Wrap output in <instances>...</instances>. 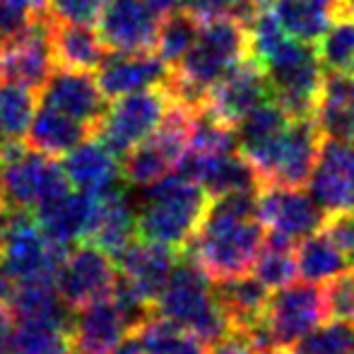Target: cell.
Masks as SVG:
<instances>
[{
  "mask_svg": "<svg viewBox=\"0 0 354 354\" xmlns=\"http://www.w3.org/2000/svg\"><path fill=\"white\" fill-rule=\"evenodd\" d=\"M258 188L210 198L198 232L183 251L212 282L248 275L256 263L266 227L256 214Z\"/></svg>",
  "mask_w": 354,
  "mask_h": 354,
  "instance_id": "obj_1",
  "label": "cell"
},
{
  "mask_svg": "<svg viewBox=\"0 0 354 354\" xmlns=\"http://www.w3.org/2000/svg\"><path fill=\"white\" fill-rule=\"evenodd\" d=\"M248 56V27L234 17H217L201 22L198 34L181 61L169 68L164 82L171 102L183 109L198 111L205 104L207 89L229 68Z\"/></svg>",
  "mask_w": 354,
  "mask_h": 354,
  "instance_id": "obj_2",
  "label": "cell"
},
{
  "mask_svg": "<svg viewBox=\"0 0 354 354\" xmlns=\"http://www.w3.org/2000/svg\"><path fill=\"white\" fill-rule=\"evenodd\" d=\"M207 205L210 196L201 183L169 171L145 188L142 207L136 214V232L140 239L183 251L201 227Z\"/></svg>",
  "mask_w": 354,
  "mask_h": 354,
  "instance_id": "obj_3",
  "label": "cell"
},
{
  "mask_svg": "<svg viewBox=\"0 0 354 354\" xmlns=\"http://www.w3.org/2000/svg\"><path fill=\"white\" fill-rule=\"evenodd\" d=\"M152 311L191 330L207 347L229 335L227 318L214 301L212 280L186 251L178 253L176 266L154 299Z\"/></svg>",
  "mask_w": 354,
  "mask_h": 354,
  "instance_id": "obj_4",
  "label": "cell"
},
{
  "mask_svg": "<svg viewBox=\"0 0 354 354\" xmlns=\"http://www.w3.org/2000/svg\"><path fill=\"white\" fill-rule=\"evenodd\" d=\"M261 66L268 75L272 102L280 104L292 118L313 116L326 73L316 46L287 37Z\"/></svg>",
  "mask_w": 354,
  "mask_h": 354,
  "instance_id": "obj_5",
  "label": "cell"
},
{
  "mask_svg": "<svg viewBox=\"0 0 354 354\" xmlns=\"http://www.w3.org/2000/svg\"><path fill=\"white\" fill-rule=\"evenodd\" d=\"M3 147V198L12 210H34L41 203L71 191L66 171L48 154L24 142H0Z\"/></svg>",
  "mask_w": 354,
  "mask_h": 354,
  "instance_id": "obj_6",
  "label": "cell"
},
{
  "mask_svg": "<svg viewBox=\"0 0 354 354\" xmlns=\"http://www.w3.org/2000/svg\"><path fill=\"white\" fill-rule=\"evenodd\" d=\"M171 104V94L167 92L164 82L140 89V92L123 94L113 99L111 106L104 109L92 136L99 138L113 154L123 157L149 133H154Z\"/></svg>",
  "mask_w": 354,
  "mask_h": 354,
  "instance_id": "obj_7",
  "label": "cell"
},
{
  "mask_svg": "<svg viewBox=\"0 0 354 354\" xmlns=\"http://www.w3.org/2000/svg\"><path fill=\"white\" fill-rule=\"evenodd\" d=\"M328 321L323 284L289 282L272 289L263 313V330L268 345L292 350L301 337Z\"/></svg>",
  "mask_w": 354,
  "mask_h": 354,
  "instance_id": "obj_8",
  "label": "cell"
},
{
  "mask_svg": "<svg viewBox=\"0 0 354 354\" xmlns=\"http://www.w3.org/2000/svg\"><path fill=\"white\" fill-rule=\"evenodd\" d=\"M191 109L171 104L164 121L138 142L131 152L123 154L121 178L136 188H147L164 174L176 167L178 157L188 145V126H191Z\"/></svg>",
  "mask_w": 354,
  "mask_h": 354,
  "instance_id": "obj_9",
  "label": "cell"
},
{
  "mask_svg": "<svg viewBox=\"0 0 354 354\" xmlns=\"http://www.w3.org/2000/svg\"><path fill=\"white\" fill-rule=\"evenodd\" d=\"M68 248L44 236L29 210L12 212L8 236L0 248V263L15 284L32 280H56Z\"/></svg>",
  "mask_w": 354,
  "mask_h": 354,
  "instance_id": "obj_10",
  "label": "cell"
},
{
  "mask_svg": "<svg viewBox=\"0 0 354 354\" xmlns=\"http://www.w3.org/2000/svg\"><path fill=\"white\" fill-rule=\"evenodd\" d=\"M113 282H116V263L92 241H80L75 243L73 251H66L56 275L58 294L71 311L109 297Z\"/></svg>",
  "mask_w": 354,
  "mask_h": 354,
  "instance_id": "obj_11",
  "label": "cell"
},
{
  "mask_svg": "<svg viewBox=\"0 0 354 354\" xmlns=\"http://www.w3.org/2000/svg\"><path fill=\"white\" fill-rule=\"evenodd\" d=\"M48 29H51V19L46 12H41L12 37H5L0 41V77L15 80L39 92L56 68Z\"/></svg>",
  "mask_w": 354,
  "mask_h": 354,
  "instance_id": "obj_12",
  "label": "cell"
},
{
  "mask_svg": "<svg viewBox=\"0 0 354 354\" xmlns=\"http://www.w3.org/2000/svg\"><path fill=\"white\" fill-rule=\"evenodd\" d=\"M306 186L326 214L354 210V142L323 138Z\"/></svg>",
  "mask_w": 354,
  "mask_h": 354,
  "instance_id": "obj_13",
  "label": "cell"
},
{
  "mask_svg": "<svg viewBox=\"0 0 354 354\" xmlns=\"http://www.w3.org/2000/svg\"><path fill=\"white\" fill-rule=\"evenodd\" d=\"M266 99H270L268 75L256 58L246 56L207 89L203 109L222 123L236 128V123Z\"/></svg>",
  "mask_w": 354,
  "mask_h": 354,
  "instance_id": "obj_14",
  "label": "cell"
},
{
  "mask_svg": "<svg viewBox=\"0 0 354 354\" xmlns=\"http://www.w3.org/2000/svg\"><path fill=\"white\" fill-rule=\"evenodd\" d=\"M256 214L268 232L299 241L323 227L326 212L304 188L261 183L256 193Z\"/></svg>",
  "mask_w": 354,
  "mask_h": 354,
  "instance_id": "obj_15",
  "label": "cell"
},
{
  "mask_svg": "<svg viewBox=\"0 0 354 354\" xmlns=\"http://www.w3.org/2000/svg\"><path fill=\"white\" fill-rule=\"evenodd\" d=\"M159 17L145 0H106L97 17V34L106 51H152Z\"/></svg>",
  "mask_w": 354,
  "mask_h": 354,
  "instance_id": "obj_16",
  "label": "cell"
},
{
  "mask_svg": "<svg viewBox=\"0 0 354 354\" xmlns=\"http://www.w3.org/2000/svg\"><path fill=\"white\" fill-rule=\"evenodd\" d=\"M321 131L313 116L292 118L287 131L282 133L280 142L275 147L268 171L263 174L261 183L272 186L304 188L311 176V169L316 164V154L321 147Z\"/></svg>",
  "mask_w": 354,
  "mask_h": 354,
  "instance_id": "obj_17",
  "label": "cell"
},
{
  "mask_svg": "<svg viewBox=\"0 0 354 354\" xmlns=\"http://www.w3.org/2000/svg\"><path fill=\"white\" fill-rule=\"evenodd\" d=\"M176 248H169L164 243L149 241V239L136 236L121 253L116 256V277L126 284L131 292H136L142 301L154 306V299L167 284L174 266L178 261Z\"/></svg>",
  "mask_w": 354,
  "mask_h": 354,
  "instance_id": "obj_18",
  "label": "cell"
},
{
  "mask_svg": "<svg viewBox=\"0 0 354 354\" xmlns=\"http://www.w3.org/2000/svg\"><path fill=\"white\" fill-rule=\"evenodd\" d=\"M39 97L44 106H51L66 116L87 123L92 133L106 109V97L99 89L97 77L87 71L53 68L39 89Z\"/></svg>",
  "mask_w": 354,
  "mask_h": 354,
  "instance_id": "obj_19",
  "label": "cell"
},
{
  "mask_svg": "<svg viewBox=\"0 0 354 354\" xmlns=\"http://www.w3.org/2000/svg\"><path fill=\"white\" fill-rule=\"evenodd\" d=\"M73 313L71 337L75 354H109L133 333L126 313L118 308L111 294Z\"/></svg>",
  "mask_w": 354,
  "mask_h": 354,
  "instance_id": "obj_20",
  "label": "cell"
},
{
  "mask_svg": "<svg viewBox=\"0 0 354 354\" xmlns=\"http://www.w3.org/2000/svg\"><path fill=\"white\" fill-rule=\"evenodd\" d=\"M167 77L169 66L152 51H111L104 53L102 63L97 66V84L106 99L154 87V84L167 82Z\"/></svg>",
  "mask_w": 354,
  "mask_h": 354,
  "instance_id": "obj_21",
  "label": "cell"
},
{
  "mask_svg": "<svg viewBox=\"0 0 354 354\" xmlns=\"http://www.w3.org/2000/svg\"><path fill=\"white\" fill-rule=\"evenodd\" d=\"M289 121H292V116L284 111L280 104H275L272 99H266L236 123V149L253 167L258 181L268 171V164H270L277 142H280L282 133L287 131Z\"/></svg>",
  "mask_w": 354,
  "mask_h": 354,
  "instance_id": "obj_22",
  "label": "cell"
},
{
  "mask_svg": "<svg viewBox=\"0 0 354 354\" xmlns=\"http://www.w3.org/2000/svg\"><path fill=\"white\" fill-rule=\"evenodd\" d=\"M37 210V224L44 232V236L51 239L53 243L68 248L80 241H87L94 224V212H97V196L92 193H63L58 198L41 203Z\"/></svg>",
  "mask_w": 354,
  "mask_h": 354,
  "instance_id": "obj_23",
  "label": "cell"
},
{
  "mask_svg": "<svg viewBox=\"0 0 354 354\" xmlns=\"http://www.w3.org/2000/svg\"><path fill=\"white\" fill-rule=\"evenodd\" d=\"M63 171H66L71 186L82 193L99 196L104 191H111L121 181V164L118 154H113L99 138L82 140L75 145L71 152L63 154Z\"/></svg>",
  "mask_w": 354,
  "mask_h": 354,
  "instance_id": "obj_24",
  "label": "cell"
},
{
  "mask_svg": "<svg viewBox=\"0 0 354 354\" xmlns=\"http://www.w3.org/2000/svg\"><path fill=\"white\" fill-rule=\"evenodd\" d=\"M313 118L323 138L354 140V75L350 71L323 73Z\"/></svg>",
  "mask_w": 354,
  "mask_h": 354,
  "instance_id": "obj_25",
  "label": "cell"
},
{
  "mask_svg": "<svg viewBox=\"0 0 354 354\" xmlns=\"http://www.w3.org/2000/svg\"><path fill=\"white\" fill-rule=\"evenodd\" d=\"M136 236V212H133V205L126 193L118 186L99 193L94 224L87 241H92L94 246H99L111 258H116Z\"/></svg>",
  "mask_w": 354,
  "mask_h": 354,
  "instance_id": "obj_26",
  "label": "cell"
},
{
  "mask_svg": "<svg viewBox=\"0 0 354 354\" xmlns=\"http://www.w3.org/2000/svg\"><path fill=\"white\" fill-rule=\"evenodd\" d=\"M48 32H51V53L56 68L87 73L97 71L106 48H104L102 39H99L97 29L92 24L56 22V19H51Z\"/></svg>",
  "mask_w": 354,
  "mask_h": 354,
  "instance_id": "obj_27",
  "label": "cell"
},
{
  "mask_svg": "<svg viewBox=\"0 0 354 354\" xmlns=\"http://www.w3.org/2000/svg\"><path fill=\"white\" fill-rule=\"evenodd\" d=\"M89 136H92V128L87 123L66 116L51 106H41L39 111H34V118L24 136V145L48 157H63Z\"/></svg>",
  "mask_w": 354,
  "mask_h": 354,
  "instance_id": "obj_28",
  "label": "cell"
},
{
  "mask_svg": "<svg viewBox=\"0 0 354 354\" xmlns=\"http://www.w3.org/2000/svg\"><path fill=\"white\" fill-rule=\"evenodd\" d=\"M337 3L340 0H275L272 15L292 39L313 44L335 19Z\"/></svg>",
  "mask_w": 354,
  "mask_h": 354,
  "instance_id": "obj_29",
  "label": "cell"
},
{
  "mask_svg": "<svg viewBox=\"0 0 354 354\" xmlns=\"http://www.w3.org/2000/svg\"><path fill=\"white\" fill-rule=\"evenodd\" d=\"M3 354H75L71 323L17 318Z\"/></svg>",
  "mask_w": 354,
  "mask_h": 354,
  "instance_id": "obj_30",
  "label": "cell"
},
{
  "mask_svg": "<svg viewBox=\"0 0 354 354\" xmlns=\"http://www.w3.org/2000/svg\"><path fill=\"white\" fill-rule=\"evenodd\" d=\"M294 261H297V277L316 284L328 282L350 268L347 258L323 227L294 243Z\"/></svg>",
  "mask_w": 354,
  "mask_h": 354,
  "instance_id": "obj_31",
  "label": "cell"
},
{
  "mask_svg": "<svg viewBox=\"0 0 354 354\" xmlns=\"http://www.w3.org/2000/svg\"><path fill=\"white\" fill-rule=\"evenodd\" d=\"M131 335L138 340L145 354H207L210 350L191 330L157 316V313L145 318Z\"/></svg>",
  "mask_w": 354,
  "mask_h": 354,
  "instance_id": "obj_32",
  "label": "cell"
},
{
  "mask_svg": "<svg viewBox=\"0 0 354 354\" xmlns=\"http://www.w3.org/2000/svg\"><path fill=\"white\" fill-rule=\"evenodd\" d=\"M37 111V89L15 80L0 82V142H24Z\"/></svg>",
  "mask_w": 354,
  "mask_h": 354,
  "instance_id": "obj_33",
  "label": "cell"
},
{
  "mask_svg": "<svg viewBox=\"0 0 354 354\" xmlns=\"http://www.w3.org/2000/svg\"><path fill=\"white\" fill-rule=\"evenodd\" d=\"M294 243L297 241L266 229V236H263V243H261V248H258V256H256V263H253L251 272L266 284L270 292L297 280Z\"/></svg>",
  "mask_w": 354,
  "mask_h": 354,
  "instance_id": "obj_34",
  "label": "cell"
},
{
  "mask_svg": "<svg viewBox=\"0 0 354 354\" xmlns=\"http://www.w3.org/2000/svg\"><path fill=\"white\" fill-rule=\"evenodd\" d=\"M198 22L191 12L186 10H178V12H171L167 17L159 19V29H157V41H154V48H157V56L167 63L169 68H174L181 56L188 51V46L193 44L198 34Z\"/></svg>",
  "mask_w": 354,
  "mask_h": 354,
  "instance_id": "obj_35",
  "label": "cell"
},
{
  "mask_svg": "<svg viewBox=\"0 0 354 354\" xmlns=\"http://www.w3.org/2000/svg\"><path fill=\"white\" fill-rule=\"evenodd\" d=\"M318 58L326 71L354 68V17H335L318 39Z\"/></svg>",
  "mask_w": 354,
  "mask_h": 354,
  "instance_id": "obj_36",
  "label": "cell"
},
{
  "mask_svg": "<svg viewBox=\"0 0 354 354\" xmlns=\"http://www.w3.org/2000/svg\"><path fill=\"white\" fill-rule=\"evenodd\" d=\"M294 354H354V323L326 321L292 347Z\"/></svg>",
  "mask_w": 354,
  "mask_h": 354,
  "instance_id": "obj_37",
  "label": "cell"
},
{
  "mask_svg": "<svg viewBox=\"0 0 354 354\" xmlns=\"http://www.w3.org/2000/svg\"><path fill=\"white\" fill-rule=\"evenodd\" d=\"M328 321L354 323V270L347 268L340 275L323 282Z\"/></svg>",
  "mask_w": 354,
  "mask_h": 354,
  "instance_id": "obj_38",
  "label": "cell"
},
{
  "mask_svg": "<svg viewBox=\"0 0 354 354\" xmlns=\"http://www.w3.org/2000/svg\"><path fill=\"white\" fill-rule=\"evenodd\" d=\"M106 0H46V15L56 22H97Z\"/></svg>",
  "mask_w": 354,
  "mask_h": 354,
  "instance_id": "obj_39",
  "label": "cell"
},
{
  "mask_svg": "<svg viewBox=\"0 0 354 354\" xmlns=\"http://www.w3.org/2000/svg\"><path fill=\"white\" fill-rule=\"evenodd\" d=\"M323 229L335 241V246L342 251V256L347 258V266L354 270V210L326 214Z\"/></svg>",
  "mask_w": 354,
  "mask_h": 354,
  "instance_id": "obj_40",
  "label": "cell"
},
{
  "mask_svg": "<svg viewBox=\"0 0 354 354\" xmlns=\"http://www.w3.org/2000/svg\"><path fill=\"white\" fill-rule=\"evenodd\" d=\"M207 354H258V350L251 342V337L241 335V333H229L219 342L210 345Z\"/></svg>",
  "mask_w": 354,
  "mask_h": 354,
  "instance_id": "obj_41",
  "label": "cell"
},
{
  "mask_svg": "<svg viewBox=\"0 0 354 354\" xmlns=\"http://www.w3.org/2000/svg\"><path fill=\"white\" fill-rule=\"evenodd\" d=\"M145 3L149 5V10H152V12L157 15L159 19L186 8V0H145Z\"/></svg>",
  "mask_w": 354,
  "mask_h": 354,
  "instance_id": "obj_42",
  "label": "cell"
},
{
  "mask_svg": "<svg viewBox=\"0 0 354 354\" xmlns=\"http://www.w3.org/2000/svg\"><path fill=\"white\" fill-rule=\"evenodd\" d=\"M15 326V313L8 304H0V354H3V347L10 337V330Z\"/></svg>",
  "mask_w": 354,
  "mask_h": 354,
  "instance_id": "obj_43",
  "label": "cell"
},
{
  "mask_svg": "<svg viewBox=\"0 0 354 354\" xmlns=\"http://www.w3.org/2000/svg\"><path fill=\"white\" fill-rule=\"evenodd\" d=\"M12 292H15V282L12 277L5 272L3 263H0V304H8L10 306V299H12Z\"/></svg>",
  "mask_w": 354,
  "mask_h": 354,
  "instance_id": "obj_44",
  "label": "cell"
},
{
  "mask_svg": "<svg viewBox=\"0 0 354 354\" xmlns=\"http://www.w3.org/2000/svg\"><path fill=\"white\" fill-rule=\"evenodd\" d=\"M10 222H12V207L0 203V248H3V243H5V236H8Z\"/></svg>",
  "mask_w": 354,
  "mask_h": 354,
  "instance_id": "obj_45",
  "label": "cell"
},
{
  "mask_svg": "<svg viewBox=\"0 0 354 354\" xmlns=\"http://www.w3.org/2000/svg\"><path fill=\"white\" fill-rule=\"evenodd\" d=\"M109 354H145V350H142L140 345H138L136 337L131 335V340H128V337H126V340H123L121 345L116 347V350H111Z\"/></svg>",
  "mask_w": 354,
  "mask_h": 354,
  "instance_id": "obj_46",
  "label": "cell"
},
{
  "mask_svg": "<svg viewBox=\"0 0 354 354\" xmlns=\"http://www.w3.org/2000/svg\"><path fill=\"white\" fill-rule=\"evenodd\" d=\"M258 354H294L289 347H275V345H270V347H263Z\"/></svg>",
  "mask_w": 354,
  "mask_h": 354,
  "instance_id": "obj_47",
  "label": "cell"
},
{
  "mask_svg": "<svg viewBox=\"0 0 354 354\" xmlns=\"http://www.w3.org/2000/svg\"><path fill=\"white\" fill-rule=\"evenodd\" d=\"M272 3H275V0H251V5L258 10V12H263V10H270Z\"/></svg>",
  "mask_w": 354,
  "mask_h": 354,
  "instance_id": "obj_48",
  "label": "cell"
},
{
  "mask_svg": "<svg viewBox=\"0 0 354 354\" xmlns=\"http://www.w3.org/2000/svg\"><path fill=\"white\" fill-rule=\"evenodd\" d=\"M3 169H5V159H3V147H0V203H5V198H3Z\"/></svg>",
  "mask_w": 354,
  "mask_h": 354,
  "instance_id": "obj_49",
  "label": "cell"
},
{
  "mask_svg": "<svg viewBox=\"0 0 354 354\" xmlns=\"http://www.w3.org/2000/svg\"><path fill=\"white\" fill-rule=\"evenodd\" d=\"M350 73H352V75H354V68H352V71H350Z\"/></svg>",
  "mask_w": 354,
  "mask_h": 354,
  "instance_id": "obj_50",
  "label": "cell"
},
{
  "mask_svg": "<svg viewBox=\"0 0 354 354\" xmlns=\"http://www.w3.org/2000/svg\"><path fill=\"white\" fill-rule=\"evenodd\" d=\"M0 39H3V37H0Z\"/></svg>",
  "mask_w": 354,
  "mask_h": 354,
  "instance_id": "obj_51",
  "label": "cell"
}]
</instances>
